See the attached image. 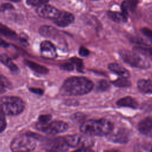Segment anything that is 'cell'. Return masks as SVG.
<instances>
[{
	"instance_id": "cell-41",
	"label": "cell",
	"mask_w": 152,
	"mask_h": 152,
	"mask_svg": "<svg viewBox=\"0 0 152 152\" xmlns=\"http://www.w3.org/2000/svg\"><path fill=\"white\" fill-rule=\"evenodd\" d=\"M92 1H97V0H92Z\"/></svg>"
},
{
	"instance_id": "cell-27",
	"label": "cell",
	"mask_w": 152,
	"mask_h": 152,
	"mask_svg": "<svg viewBox=\"0 0 152 152\" xmlns=\"http://www.w3.org/2000/svg\"><path fill=\"white\" fill-rule=\"evenodd\" d=\"M49 0H27V4L29 5L36 6L40 5L47 3Z\"/></svg>"
},
{
	"instance_id": "cell-35",
	"label": "cell",
	"mask_w": 152,
	"mask_h": 152,
	"mask_svg": "<svg viewBox=\"0 0 152 152\" xmlns=\"http://www.w3.org/2000/svg\"><path fill=\"white\" fill-rule=\"evenodd\" d=\"M9 46H10V44L7 42H6V41L4 40L3 39H2L1 38H0V47L8 48Z\"/></svg>"
},
{
	"instance_id": "cell-2",
	"label": "cell",
	"mask_w": 152,
	"mask_h": 152,
	"mask_svg": "<svg viewBox=\"0 0 152 152\" xmlns=\"http://www.w3.org/2000/svg\"><path fill=\"white\" fill-rule=\"evenodd\" d=\"M112 124L105 119H91L83 122L80 126L81 132L88 135H107L113 129Z\"/></svg>"
},
{
	"instance_id": "cell-5",
	"label": "cell",
	"mask_w": 152,
	"mask_h": 152,
	"mask_svg": "<svg viewBox=\"0 0 152 152\" xmlns=\"http://www.w3.org/2000/svg\"><path fill=\"white\" fill-rule=\"evenodd\" d=\"M36 144V137L26 134L17 137L12 141L11 149L14 152L32 151L35 149Z\"/></svg>"
},
{
	"instance_id": "cell-24",
	"label": "cell",
	"mask_w": 152,
	"mask_h": 152,
	"mask_svg": "<svg viewBox=\"0 0 152 152\" xmlns=\"http://www.w3.org/2000/svg\"><path fill=\"white\" fill-rule=\"evenodd\" d=\"M109 87H110V84H109V82L104 80H100L98 83V84L97 86V90L99 91H102L107 90L109 88Z\"/></svg>"
},
{
	"instance_id": "cell-39",
	"label": "cell",
	"mask_w": 152,
	"mask_h": 152,
	"mask_svg": "<svg viewBox=\"0 0 152 152\" xmlns=\"http://www.w3.org/2000/svg\"><path fill=\"white\" fill-rule=\"evenodd\" d=\"M150 152H152V147H151V150H150Z\"/></svg>"
},
{
	"instance_id": "cell-19",
	"label": "cell",
	"mask_w": 152,
	"mask_h": 152,
	"mask_svg": "<svg viewBox=\"0 0 152 152\" xmlns=\"http://www.w3.org/2000/svg\"><path fill=\"white\" fill-rule=\"evenodd\" d=\"M139 90L145 94H152V81L150 80H140L137 83Z\"/></svg>"
},
{
	"instance_id": "cell-9",
	"label": "cell",
	"mask_w": 152,
	"mask_h": 152,
	"mask_svg": "<svg viewBox=\"0 0 152 152\" xmlns=\"http://www.w3.org/2000/svg\"><path fill=\"white\" fill-rule=\"evenodd\" d=\"M36 11L40 17L52 20L53 21L55 20L61 12V11L55 7L47 4H44L38 6Z\"/></svg>"
},
{
	"instance_id": "cell-8",
	"label": "cell",
	"mask_w": 152,
	"mask_h": 152,
	"mask_svg": "<svg viewBox=\"0 0 152 152\" xmlns=\"http://www.w3.org/2000/svg\"><path fill=\"white\" fill-rule=\"evenodd\" d=\"M68 128V124L61 121H55L38 128L40 131L49 134L55 135L65 132Z\"/></svg>"
},
{
	"instance_id": "cell-26",
	"label": "cell",
	"mask_w": 152,
	"mask_h": 152,
	"mask_svg": "<svg viewBox=\"0 0 152 152\" xmlns=\"http://www.w3.org/2000/svg\"><path fill=\"white\" fill-rule=\"evenodd\" d=\"M6 120L4 112L0 108V132L4 130L6 127Z\"/></svg>"
},
{
	"instance_id": "cell-34",
	"label": "cell",
	"mask_w": 152,
	"mask_h": 152,
	"mask_svg": "<svg viewBox=\"0 0 152 152\" xmlns=\"http://www.w3.org/2000/svg\"><path fill=\"white\" fill-rule=\"evenodd\" d=\"M72 152H94V151L90 148H78V150H76Z\"/></svg>"
},
{
	"instance_id": "cell-18",
	"label": "cell",
	"mask_w": 152,
	"mask_h": 152,
	"mask_svg": "<svg viewBox=\"0 0 152 152\" xmlns=\"http://www.w3.org/2000/svg\"><path fill=\"white\" fill-rule=\"evenodd\" d=\"M116 104L119 106L128 107L132 109H137L138 106L137 102L129 96H126L119 99L117 101Z\"/></svg>"
},
{
	"instance_id": "cell-29",
	"label": "cell",
	"mask_w": 152,
	"mask_h": 152,
	"mask_svg": "<svg viewBox=\"0 0 152 152\" xmlns=\"http://www.w3.org/2000/svg\"><path fill=\"white\" fill-rule=\"evenodd\" d=\"M128 5L126 2V1H124L122 2V5H121V10H122V14L128 18Z\"/></svg>"
},
{
	"instance_id": "cell-28",
	"label": "cell",
	"mask_w": 152,
	"mask_h": 152,
	"mask_svg": "<svg viewBox=\"0 0 152 152\" xmlns=\"http://www.w3.org/2000/svg\"><path fill=\"white\" fill-rule=\"evenodd\" d=\"M141 31L148 40H150V41L152 42V30H151L147 27H144L141 28Z\"/></svg>"
},
{
	"instance_id": "cell-7",
	"label": "cell",
	"mask_w": 152,
	"mask_h": 152,
	"mask_svg": "<svg viewBox=\"0 0 152 152\" xmlns=\"http://www.w3.org/2000/svg\"><path fill=\"white\" fill-rule=\"evenodd\" d=\"M66 141L70 147L73 148H89L93 145V140L86 135L74 134L65 137Z\"/></svg>"
},
{
	"instance_id": "cell-12",
	"label": "cell",
	"mask_w": 152,
	"mask_h": 152,
	"mask_svg": "<svg viewBox=\"0 0 152 152\" xmlns=\"http://www.w3.org/2000/svg\"><path fill=\"white\" fill-rule=\"evenodd\" d=\"M74 20V16L68 12H62L59 15L53 20V23L58 26L61 27H65L70 25Z\"/></svg>"
},
{
	"instance_id": "cell-4",
	"label": "cell",
	"mask_w": 152,
	"mask_h": 152,
	"mask_svg": "<svg viewBox=\"0 0 152 152\" xmlns=\"http://www.w3.org/2000/svg\"><path fill=\"white\" fill-rule=\"evenodd\" d=\"M24 107V102L18 97L4 96L0 98V108L5 115H17L23 111Z\"/></svg>"
},
{
	"instance_id": "cell-13",
	"label": "cell",
	"mask_w": 152,
	"mask_h": 152,
	"mask_svg": "<svg viewBox=\"0 0 152 152\" xmlns=\"http://www.w3.org/2000/svg\"><path fill=\"white\" fill-rule=\"evenodd\" d=\"M40 51L42 54L46 58H53L56 55L54 45L48 40H45L40 43Z\"/></svg>"
},
{
	"instance_id": "cell-21",
	"label": "cell",
	"mask_w": 152,
	"mask_h": 152,
	"mask_svg": "<svg viewBox=\"0 0 152 152\" xmlns=\"http://www.w3.org/2000/svg\"><path fill=\"white\" fill-rule=\"evenodd\" d=\"M0 35L12 39L17 37V34L13 30L1 23H0Z\"/></svg>"
},
{
	"instance_id": "cell-6",
	"label": "cell",
	"mask_w": 152,
	"mask_h": 152,
	"mask_svg": "<svg viewBox=\"0 0 152 152\" xmlns=\"http://www.w3.org/2000/svg\"><path fill=\"white\" fill-rule=\"evenodd\" d=\"M43 147L48 152H65L69 147L65 137L47 140L43 143Z\"/></svg>"
},
{
	"instance_id": "cell-23",
	"label": "cell",
	"mask_w": 152,
	"mask_h": 152,
	"mask_svg": "<svg viewBox=\"0 0 152 152\" xmlns=\"http://www.w3.org/2000/svg\"><path fill=\"white\" fill-rule=\"evenodd\" d=\"M11 84L9 80L5 76L0 74V94H2L8 88L10 87Z\"/></svg>"
},
{
	"instance_id": "cell-16",
	"label": "cell",
	"mask_w": 152,
	"mask_h": 152,
	"mask_svg": "<svg viewBox=\"0 0 152 152\" xmlns=\"http://www.w3.org/2000/svg\"><path fill=\"white\" fill-rule=\"evenodd\" d=\"M0 62L5 66L8 67L10 71L14 73H18L19 71L18 67L12 62L11 59L6 54L2 53L0 55Z\"/></svg>"
},
{
	"instance_id": "cell-11",
	"label": "cell",
	"mask_w": 152,
	"mask_h": 152,
	"mask_svg": "<svg viewBox=\"0 0 152 152\" xmlns=\"http://www.w3.org/2000/svg\"><path fill=\"white\" fill-rule=\"evenodd\" d=\"M39 32L42 36L49 39H53L58 43L61 45L64 44V38L61 35L59 30L52 26H43L40 27Z\"/></svg>"
},
{
	"instance_id": "cell-37",
	"label": "cell",
	"mask_w": 152,
	"mask_h": 152,
	"mask_svg": "<svg viewBox=\"0 0 152 152\" xmlns=\"http://www.w3.org/2000/svg\"><path fill=\"white\" fill-rule=\"evenodd\" d=\"M105 152H120L119 150H116V149H110V150H108L105 151Z\"/></svg>"
},
{
	"instance_id": "cell-32",
	"label": "cell",
	"mask_w": 152,
	"mask_h": 152,
	"mask_svg": "<svg viewBox=\"0 0 152 152\" xmlns=\"http://www.w3.org/2000/svg\"><path fill=\"white\" fill-rule=\"evenodd\" d=\"M90 53V51L86 48L85 47L81 46L80 48L79 49V54L80 56H83V57H86Z\"/></svg>"
},
{
	"instance_id": "cell-31",
	"label": "cell",
	"mask_w": 152,
	"mask_h": 152,
	"mask_svg": "<svg viewBox=\"0 0 152 152\" xmlns=\"http://www.w3.org/2000/svg\"><path fill=\"white\" fill-rule=\"evenodd\" d=\"M61 68L64 69V70L71 71H72L74 69V65L72 62H71V63H69V62L65 63L61 66Z\"/></svg>"
},
{
	"instance_id": "cell-10",
	"label": "cell",
	"mask_w": 152,
	"mask_h": 152,
	"mask_svg": "<svg viewBox=\"0 0 152 152\" xmlns=\"http://www.w3.org/2000/svg\"><path fill=\"white\" fill-rule=\"evenodd\" d=\"M109 140L116 143H126L129 138V132L125 128H113L112 131L107 135Z\"/></svg>"
},
{
	"instance_id": "cell-20",
	"label": "cell",
	"mask_w": 152,
	"mask_h": 152,
	"mask_svg": "<svg viewBox=\"0 0 152 152\" xmlns=\"http://www.w3.org/2000/svg\"><path fill=\"white\" fill-rule=\"evenodd\" d=\"M107 14L108 17L115 22L126 23L128 20V18H126L122 14V12L112 11H108L107 12Z\"/></svg>"
},
{
	"instance_id": "cell-25",
	"label": "cell",
	"mask_w": 152,
	"mask_h": 152,
	"mask_svg": "<svg viewBox=\"0 0 152 152\" xmlns=\"http://www.w3.org/2000/svg\"><path fill=\"white\" fill-rule=\"evenodd\" d=\"M71 62L74 64V65H75L76 68L78 71H82L83 69V62L81 59L77 58H74L71 59Z\"/></svg>"
},
{
	"instance_id": "cell-14",
	"label": "cell",
	"mask_w": 152,
	"mask_h": 152,
	"mask_svg": "<svg viewBox=\"0 0 152 152\" xmlns=\"http://www.w3.org/2000/svg\"><path fill=\"white\" fill-rule=\"evenodd\" d=\"M108 68L112 72L119 75L122 78H128L130 76L129 71L122 65L117 63H111L108 65Z\"/></svg>"
},
{
	"instance_id": "cell-33",
	"label": "cell",
	"mask_w": 152,
	"mask_h": 152,
	"mask_svg": "<svg viewBox=\"0 0 152 152\" xmlns=\"http://www.w3.org/2000/svg\"><path fill=\"white\" fill-rule=\"evenodd\" d=\"M13 9V6L9 4V3H6V4H3L1 5V11H5L8 10H11Z\"/></svg>"
},
{
	"instance_id": "cell-40",
	"label": "cell",
	"mask_w": 152,
	"mask_h": 152,
	"mask_svg": "<svg viewBox=\"0 0 152 152\" xmlns=\"http://www.w3.org/2000/svg\"><path fill=\"white\" fill-rule=\"evenodd\" d=\"M0 11H1V5H0Z\"/></svg>"
},
{
	"instance_id": "cell-15",
	"label": "cell",
	"mask_w": 152,
	"mask_h": 152,
	"mask_svg": "<svg viewBox=\"0 0 152 152\" xmlns=\"http://www.w3.org/2000/svg\"><path fill=\"white\" fill-rule=\"evenodd\" d=\"M139 131L144 134H149L152 132V117H147L141 121L138 125Z\"/></svg>"
},
{
	"instance_id": "cell-42",
	"label": "cell",
	"mask_w": 152,
	"mask_h": 152,
	"mask_svg": "<svg viewBox=\"0 0 152 152\" xmlns=\"http://www.w3.org/2000/svg\"><path fill=\"white\" fill-rule=\"evenodd\" d=\"M28 152H31V151H28Z\"/></svg>"
},
{
	"instance_id": "cell-3",
	"label": "cell",
	"mask_w": 152,
	"mask_h": 152,
	"mask_svg": "<svg viewBox=\"0 0 152 152\" xmlns=\"http://www.w3.org/2000/svg\"><path fill=\"white\" fill-rule=\"evenodd\" d=\"M120 58L129 65L140 68L147 69L150 67V63L144 55L136 51L122 50L119 52Z\"/></svg>"
},
{
	"instance_id": "cell-38",
	"label": "cell",
	"mask_w": 152,
	"mask_h": 152,
	"mask_svg": "<svg viewBox=\"0 0 152 152\" xmlns=\"http://www.w3.org/2000/svg\"><path fill=\"white\" fill-rule=\"evenodd\" d=\"M6 1H11V2H20L21 0H6Z\"/></svg>"
},
{
	"instance_id": "cell-22",
	"label": "cell",
	"mask_w": 152,
	"mask_h": 152,
	"mask_svg": "<svg viewBox=\"0 0 152 152\" xmlns=\"http://www.w3.org/2000/svg\"><path fill=\"white\" fill-rule=\"evenodd\" d=\"M112 83L118 87H128L131 85V83L126 78H119L112 81Z\"/></svg>"
},
{
	"instance_id": "cell-36",
	"label": "cell",
	"mask_w": 152,
	"mask_h": 152,
	"mask_svg": "<svg viewBox=\"0 0 152 152\" xmlns=\"http://www.w3.org/2000/svg\"><path fill=\"white\" fill-rule=\"evenodd\" d=\"M30 91L37 94H42L43 93V90L40 88H30Z\"/></svg>"
},
{
	"instance_id": "cell-1",
	"label": "cell",
	"mask_w": 152,
	"mask_h": 152,
	"mask_svg": "<svg viewBox=\"0 0 152 152\" xmlns=\"http://www.w3.org/2000/svg\"><path fill=\"white\" fill-rule=\"evenodd\" d=\"M93 88V82L84 77H72L63 83L61 91L64 95L80 96L88 93Z\"/></svg>"
},
{
	"instance_id": "cell-17",
	"label": "cell",
	"mask_w": 152,
	"mask_h": 152,
	"mask_svg": "<svg viewBox=\"0 0 152 152\" xmlns=\"http://www.w3.org/2000/svg\"><path fill=\"white\" fill-rule=\"evenodd\" d=\"M24 64L28 68H30L31 70H33V71H34L38 74H46L49 72V70L47 68H46L45 66L41 65L36 62H34L33 61H29V60H25Z\"/></svg>"
},
{
	"instance_id": "cell-30",
	"label": "cell",
	"mask_w": 152,
	"mask_h": 152,
	"mask_svg": "<svg viewBox=\"0 0 152 152\" xmlns=\"http://www.w3.org/2000/svg\"><path fill=\"white\" fill-rule=\"evenodd\" d=\"M126 1L128 5L129 9L131 11H134L137 7L138 0H126Z\"/></svg>"
}]
</instances>
